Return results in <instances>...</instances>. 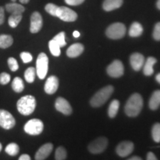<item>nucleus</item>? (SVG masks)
I'll return each mask as SVG.
<instances>
[{
    "instance_id": "1",
    "label": "nucleus",
    "mask_w": 160,
    "mask_h": 160,
    "mask_svg": "<svg viewBox=\"0 0 160 160\" xmlns=\"http://www.w3.org/2000/svg\"><path fill=\"white\" fill-rule=\"evenodd\" d=\"M143 107V99L139 93H133L125 105V113L130 117H135L139 114Z\"/></svg>"
},
{
    "instance_id": "2",
    "label": "nucleus",
    "mask_w": 160,
    "mask_h": 160,
    "mask_svg": "<svg viewBox=\"0 0 160 160\" xmlns=\"http://www.w3.org/2000/svg\"><path fill=\"white\" fill-rule=\"evenodd\" d=\"M37 106V101L34 97L27 95L21 97L17 101V108L18 111L24 116H29L34 111Z\"/></svg>"
},
{
    "instance_id": "3",
    "label": "nucleus",
    "mask_w": 160,
    "mask_h": 160,
    "mask_svg": "<svg viewBox=\"0 0 160 160\" xmlns=\"http://www.w3.org/2000/svg\"><path fill=\"white\" fill-rule=\"evenodd\" d=\"M113 87L111 85H108L103 88L100 89L95 93L91 100V105L93 108H99L104 105L109 98L111 97L113 92Z\"/></svg>"
},
{
    "instance_id": "4",
    "label": "nucleus",
    "mask_w": 160,
    "mask_h": 160,
    "mask_svg": "<svg viewBox=\"0 0 160 160\" xmlns=\"http://www.w3.org/2000/svg\"><path fill=\"white\" fill-rule=\"evenodd\" d=\"M126 33V28L124 24L117 22L112 24L106 30V36L112 39H119L124 37Z\"/></svg>"
},
{
    "instance_id": "5",
    "label": "nucleus",
    "mask_w": 160,
    "mask_h": 160,
    "mask_svg": "<svg viewBox=\"0 0 160 160\" xmlns=\"http://www.w3.org/2000/svg\"><path fill=\"white\" fill-rule=\"evenodd\" d=\"M48 71V57L45 53H39L37 59L36 71L40 79H44Z\"/></svg>"
},
{
    "instance_id": "6",
    "label": "nucleus",
    "mask_w": 160,
    "mask_h": 160,
    "mask_svg": "<svg viewBox=\"0 0 160 160\" xmlns=\"http://www.w3.org/2000/svg\"><path fill=\"white\" fill-rule=\"evenodd\" d=\"M44 129V124L40 119H32L28 121L24 126V131L26 133L32 136L39 135Z\"/></svg>"
},
{
    "instance_id": "7",
    "label": "nucleus",
    "mask_w": 160,
    "mask_h": 160,
    "mask_svg": "<svg viewBox=\"0 0 160 160\" xmlns=\"http://www.w3.org/2000/svg\"><path fill=\"white\" fill-rule=\"evenodd\" d=\"M16 125V120L9 111L0 109V127L5 130L12 129Z\"/></svg>"
},
{
    "instance_id": "8",
    "label": "nucleus",
    "mask_w": 160,
    "mask_h": 160,
    "mask_svg": "<svg viewBox=\"0 0 160 160\" xmlns=\"http://www.w3.org/2000/svg\"><path fill=\"white\" fill-rule=\"evenodd\" d=\"M56 17L64 22H74L77 19V13L69 8L62 6L58 8Z\"/></svg>"
},
{
    "instance_id": "9",
    "label": "nucleus",
    "mask_w": 160,
    "mask_h": 160,
    "mask_svg": "<svg viewBox=\"0 0 160 160\" xmlns=\"http://www.w3.org/2000/svg\"><path fill=\"white\" fill-rule=\"evenodd\" d=\"M108 142L105 137H99L90 143L88 150L93 154H98L105 151L108 146Z\"/></svg>"
},
{
    "instance_id": "10",
    "label": "nucleus",
    "mask_w": 160,
    "mask_h": 160,
    "mask_svg": "<svg viewBox=\"0 0 160 160\" xmlns=\"http://www.w3.org/2000/svg\"><path fill=\"white\" fill-rule=\"evenodd\" d=\"M107 73L110 77L119 78L123 75L124 66L119 60H115L107 68Z\"/></svg>"
},
{
    "instance_id": "11",
    "label": "nucleus",
    "mask_w": 160,
    "mask_h": 160,
    "mask_svg": "<svg viewBox=\"0 0 160 160\" xmlns=\"http://www.w3.org/2000/svg\"><path fill=\"white\" fill-rule=\"evenodd\" d=\"M43 25V20L42 15L39 12L36 11L32 13L31 17V25L30 31L32 33H37L42 29Z\"/></svg>"
},
{
    "instance_id": "12",
    "label": "nucleus",
    "mask_w": 160,
    "mask_h": 160,
    "mask_svg": "<svg viewBox=\"0 0 160 160\" xmlns=\"http://www.w3.org/2000/svg\"><path fill=\"white\" fill-rule=\"evenodd\" d=\"M133 148H134V145L133 142L129 141H124L117 145L116 151L119 157H126L133 152Z\"/></svg>"
},
{
    "instance_id": "13",
    "label": "nucleus",
    "mask_w": 160,
    "mask_h": 160,
    "mask_svg": "<svg viewBox=\"0 0 160 160\" xmlns=\"http://www.w3.org/2000/svg\"><path fill=\"white\" fill-rule=\"evenodd\" d=\"M55 108L59 112L65 115H70L72 113V108L68 102L63 97H58L55 102Z\"/></svg>"
},
{
    "instance_id": "14",
    "label": "nucleus",
    "mask_w": 160,
    "mask_h": 160,
    "mask_svg": "<svg viewBox=\"0 0 160 160\" xmlns=\"http://www.w3.org/2000/svg\"><path fill=\"white\" fill-rule=\"evenodd\" d=\"M59 88V79L55 76H51L48 78L45 84V91L48 94H53Z\"/></svg>"
},
{
    "instance_id": "15",
    "label": "nucleus",
    "mask_w": 160,
    "mask_h": 160,
    "mask_svg": "<svg viewBox=\"0 0 160 160\" xmlns=\"http://www.w3.org/2000/svg\"><path fill=\"white\" fill-rule=\"evenodd\" d=\"M145 62V57L139 53H133L130 57V63L134 71H139L143 67Z\"/></svg>"
},
{
    "instance_id": "16",
    "label": "nucleus",
    "mask_w": 160,
    "mask_h": 160,
    "mask_svg": "<svg viewBox=\"0 0 160 160\" xmlns=\"http://www.w3.org/2000/svg\"><path fill=\"white\" fill-rule=\"evenodd\" d=\"M53 145L51 143H46L39 148L35 154L36 160H44L51 154L53 151Z\"/></svg>"
},
{
    "instance_id": "17",
    "label": "nucleus",
    "mask_w": 160,
    "mask_h": 160,
    "mask_svg": "<svg viewBox=\"0 0 160 160\" xmlns=\"http://www.w3.org/2000/svg\"><path fill=\"white\" fill-rule=\"evenodd\" d=\"M84 51V46L80 43H75L70 46L66 51V54L70 58H75L81 55Z\"/></svg>"
},
{
    "instance_id": "18",
    "label": "nucleus",
    "mask_w": 160,
    "mask_h": 160,
    "mask_svg": "<svg viewBox=\"0 0 160 160\" xmlns=\"http://www.w3.org/2000/svg\"><path fill=\"white\" fill-rule=\"evenodd\" d=\"M6 11L11 13H17V14H22L25 11V8L21 4L17 2H11L6 4Z\"/></svg>"
},
{
    "instance_id": "19",
    "label": "nucleus",
    "mask_w": 160,
    "mask_h": 160,
    "mask_svg": "<svg viewBox=\"0 0 160 160\" xmlns=\"http://www.w3.org/2000/svg\"><path fill=\"white\" fill-rule=\"evenodd\" d=\"M123 3V0H105L102 7L105 11H111L119 8Z\"/></svg>"
},
{
    "instance_id": "20",
    "label": "nucleus",
    "mask_w": 160,
    "mask_h": 160,
    "mask_svg": "<svg viewBox=\"0 0 160 160\" xmlns=\"http://www.w3.org/2000/svg\"><path fill=\"white\" fill-rule=\"evenodd\" d=\"M157 59L154 57H150L145 62V66L143 68V73L145 76H151L153 73V65L157 62Z\"/></svg>"
},
{
    "instance_id": "21",
    "label": "nucleus",
    "mask_w": 160,
    "mask_h": 160,
    "mask_svg": "<svg viewBox=\"0 0 160 160\" xmlns=\"http://www.w3.org/2000/svg\"><path fill=\"white\" fill-rule=\"evenodd\" d=\"M160 105V90L155 91L149 100V108L153 111L157 110Z\"/></svg>"
},
{
    "instance_id": "22",
    "label": "nucleus",
    "mask_w": 160,
    "mask_h": 160,
    "mask_svg": "<svg viewBox=\"0 0 160 160\" xmlns=\"http://www.w3.org/2000/svg\"><path fill=\"white\" fill-rule=\"evenodd\" d=\"M143 33V28L142 25L137 22L132 23L129 29V36L131 37H138Z\"/></svg>"
},
{
    "instance_id": "23",
    "label": "nucleus",
    "mask_w": 160,
    "mask_h": 160,
    "mask_svg": "<svg viewBox=\"0 0 160 160\" xmlns=\"http://www.w3.org/2000/svg\"><path fill=\"white\" fill-rule=\"evenodd\" d=\"M13 39L11 35L2 34L0 35V48L6 49L13 45Z\"/></svg>"
},
{
    "instance_id": "24",
    "label": "nucleus",
    "mask_w": 160,
    "mask_h": 160,
    "mask_svg": "<svg viewBox=\"0 0 160 160\" xmlns=\"http://www.w3.org/2000/svg\"><path fill=\"white\" fill-rule=\"evenodd\" d=\"M12 89L16 93H21L25 89V84H24L23 80L20 77H15L13 79L11 84Z\"/></svg>"
},
{
    "instance_id": "25",
    "label": "nucleus",
    "mask_w": 160,
    "mask_h": 160,
    "mask_svg": "<svg viewBox=\"0 0 160 160\" xmlns=\"http://www.w3.org/2000/svg\"><path fill=\"white\" fill-rule=\"evenodd\" d=\"M22 19V14H17V13H11L8 18V25L12 28H17Z\"/></svg>"
},
{
    "instance_id": "26",
    "label": "nucleus",
    "mask_w": 160,
    "mask_h": 160,
    "mask_svg": "<svg viewBox=\"0 0 160 160\" xmlns=\"http://www.w3.org/2000/svg\"><path fill=\"white\" fill-rule=\"evenodd\" d=\"M119 108V102L117 99H114L111 102L108 108V116L111 118H114L117 116Z\"/></svg>"
},
{
    "instance_id": "27",
    "label": "nucleus",
    "mask_w": 160,
    "mask_h": 160,
    "mask_svg": "<svg viewBox=\"0 0 160 160\" xmlns=\"http://www.w3.org/2000/svg\"><path fill=\"white\" fill-rule=\"evenodd\" d=\"M49 49L51 54L54 57H59L61 54V47L53 39H51L48 43Z\"/></svg>"
},
{
    "instance_id": "28",
    "label": "nucleus",
    "mask_w": 160,
    "mask_h": 160,
    "mask_svg": "<svg viewBox=\"0 0 160 160\" xmlns=\"http://www.w3.org/2000/svg\"><path fill=\"white\" fill-rule=\"evenodd\" d=\"M36 74H37L36 69L33 67H30L25 71V74H24V77H25V79L26 81L28 82L33 83L35 80Z\"/></svg>"
},
{
    "instance_id": "29",
    "label": "nucleus",
    "mask_w": 160,
    "mask_h": 160,
    "mask_svg": "<svg viewBox=\"0 0 160 160\" xmlns=\"http://www.w3.org/2000/svg\"><path fill=\"white\" fill-rule=\"evenodd\" d=\"M5 151L8 155L12 156V157H14V156H17L18 153H19V147L17 143L12 142L8 144V145L6 146Z\"/></svg>"
},
{
    "instance_id": "30",
    "label": "nucleus",
    "mask_w": 160,
    "mask_h": 160,
    "mask_svg": "<svg viewBox=\"0 0 160 160\" xmlns=\"http://www.w3.org/2000/svg\"><path fill=\"white\" fill-rule=\"evenodd\" d=\"M152 137L156 142H160V123H156L152 128Z\"/></svg>"
},
{
    "instance_id": "31",
    "label": "nucleus",
    "mask_w": 160,
    "mask_h": 160,
    "mask_svg": "<svg viewBox=\"0 0 160 160\" xmlns=\"http://www.w3.org/2000/svg\"><path fill=\"white\" fill-rule=\"evenodd\" d=\"M67 158V151L62 146L57 148L55 153V159L57 160H64Z\"/></svg>"
},
{
    "instance_id": "32",
    "label": "nucleus",
    "mask_w": 160,
    "mask_h": 160,
    "mask_svg": "<svg viewBox=\"0 0 160 160\" xmlns=\"http://www.w3.org/2000/svg\"><path fill=\"white\" fill-rule=\"evenodd\" d=\"M53 39L59 45L60 47H64L66 45L65 42V32H60L57 35H56Z\"/></svg>"
},
{
    "instance_id": "33",
    "label": "nucleus",
    "mask_w": 160,
    "mask_h": 160,
    "mask_svg": "<svg viewBox=\"0 0 160 160\" xmlns=\"http://www.w3.org/2000/svg\"><path fill=\"white\" fill-rule=\"evenodd\" d=\"M58 8L59 6L54 5L53 3H48L45 5V11L46 12L51 14V16H53V17H56L57 16V11L58 10Z\"/></svg>"
},
{
    "instance_id": "34",
    "label": "nucleus",
    "mask_w": 160,
    "mask_h": 160,
    "mask_svg": "<svg viewBox=\"0 0 160 160\" xmlns=\"http://www.w3.org/2000/svg\"><path fill=\"white\" fill-rule=\"evenodd\" d=\"M8 66L11 71L15 72L19 69V64H18V62L17 61V59H16L15 58L13 57L8 58Z\"/></svg>"
},
{
    "instance_id": "35",
    "label": "nucleus",
    "mask_w": 160,
    "mask_h": 160,
    "mask_svg": "<svg viewBox=\"0 0 160 160\" xmlns=\"http://www.w3.org/2000/svg\"><path fill=\"white\" fill-rule=\"evenodd\" d=\"M11 75L9 73H5V72L0 73V84L1 85H5L8 84L11 81Z\"/></svg>"
},
{
    "instance_id": "36",
    "label": "nucleus",
    "mask_w": 160,
    "mask_h": 160,
    "mask_svg": "<svg viewBox=\"0 0 160 160\" xmlns=\"http://www.w3.org/2000/svg\"><path fill=\"white\" fill-rule=\"evenodd\" d=\"M20 57H21V59L22 60L24 63L31 62L32 60H33V57L28 52H22L20 53Z\"/></svg>"
},
{
    "instance_id": "37",
    "label": "nucleus",
    "mask_w": 160,
    "mask_h": 160,
    "mask_svg": "<svg viewBox=\"0 0 160 160\" xmlns=\"http://www.w3.org/2000/svg\"><path fill=\"white\" fill-rule=\"evenodd\" d=\"M153 37L155 40L160 41V22H158L155 25L153 32Z\"/></svg>"
},
{
    "instance_id": "38",
    "label": "nucleus",
    "mask_w": 160,
    "mask_h": 160,
    "mask_svg": "<svg viewBox=\"0 0 160 160\" xmlns=\"http://www.w3.org/2000/svg\"><path fill=\"white\" fill-rule=\"evenodd\" d=\"M65 2L69 5L77 6L85 2V0H65Z\"/></svg>"
},
{
    "instance_id": "39",
    "label": "nucleus",
    "mask_w": 160,
    "mask_h": 160,
    "mask_svg": "<svg viewBox=\"0 0 160 160\" xmlns=\"http://www.w3.org/2000/svg\"><path fill=\"white\" fill-rule=\"evenodd\" d=\"M5 22V9L0 6V25H2Z\"/></svg>"
},
{
    "instance_id": "40",
    "label": "nucleus",
    "mask_w": 160,
    "mask_h": 160,
    "mask_svg": "<svg viewBox=\"0 0 160 160\" xmlns=\"http://www.w3.org/2000/svg\"><path fill=\"white\" fill-rule=\"evenodd\" d=\"M147 159L148 160H157V158L156 156L153 154L152 152H149L147 154Z\"/></svg>"
},
{
    "instance_id": "41",
    "label": "nucleus",
    "mask_w": 160,
    "mask_h": 160,
    "mask_svg": "<svg viewBox=\"0 0 160 160\" xmlns=\"http://www.w3.org/2000/svg\"><path fill=\"white\" fill-rule=\"evenodd\" d=\"M19 160H31V157L28 154H22L19 157Z\"/></svg>"
},
{
    "instance_id": "42",
    "label": "nucleus",
    "mask_w": 160,
    "mask_h": 160,
    "mask_svg": "<svg viewBox=\"0 0 160 160\" xmlns=\"http://www.w3.org/2000/svg\"><path fill=\"white\" fill-rule=\"evenodd\" d=\"M73 37H74L75 38H78V37H80V33H79V31H75L73 33Z\"/></svg>"
},
{
    "instance_id": "43",
    "label": "nucleus",
    "mask_w": 160,
    "mask_h": 160,
    "mask_svg": "<svg viewBox=\"0 0 160 160\" xmlns=\"http://www.w3.org/2000/svg\"><path fill=\"white\" fill-rule=\"evenodd\" d=\"M129 160H141L142 158L139 157H137V156H134V157H132L131 158H129Z\"/></svg>"
},
{
    "instance_id": "44",
    "label": "nucleus",
    "mask_w": 160,
    "mask_h": 160,
    "mask_svg": "<svg viewBox=\"0 0 160 160\" xmlns=\"http://www.w3.org/2000/svg\"><path fill=\"white\" fill-rule=\"evenodd\" d=\"M156 80L157 81V82H159L160 84V73H158V74L156 76Z\"/></svg>"
},
{
    "instance_id": "45",
    "label": "nucleus",
    "mask_w": 160,
    "mask_h": 160,
    "mask_svg": "<svg viewBox=\"0 0 160 160\" xmlns=\"http://www.w3.org/2000/svg\"><path fill=\"white\" fill-rule=\"evenodd\" d=\"M21 4H28L30 2V0H19Z\"/></svg>"
},
{
    "instance_id": "46",
    "label": "nucleus",
    "mask_w": 160,
    "mask_h": 160,
    "mask_svg": "<svg viewBox=\"0 0 160 160\" xmlns=\"http://www.w3.org/2000/svg\"><path fill=\"white\" fill-rule=\"evenodd\" d=\"M157 7L158 8V9L160 10V0H158V1H157Z\"/></svg>"
},
{
    "instance_id": "47",
    "label": "nucleus",
    "mask_w": 160,
    "mask_h": 160,
    "mask_svg": "<svg viewBox=\"0 0 160 160\" xmlns=\"http://www.w3.org/2000/svg\"><path fill=\"white\" fill-rule=\"evenodd\" d=\"M2 143L0 142V151H2Z\"/></svg>"
},
{
    "instance_id": "48",
    "label": "nucleus",
    "mask_w": 160,
    "mask_h": 160,
    "mask_svg": "<svg viewBox=\"0 0 160 160\" xmlns=\"http://www.w3.org/2000/svg\"><path fill=\"white\" fill-rule=\"evenodd\" d=\"M16 1H17V0H11L12 2H16Z\"/></svg>"
}]
</instances>
